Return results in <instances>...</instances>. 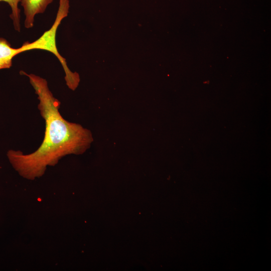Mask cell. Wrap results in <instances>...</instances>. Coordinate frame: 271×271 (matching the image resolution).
<instances>
[{
	"label": "cell",
	"mask_w": 271,
	"mask_h": 271,
	"mask_svg": "<svg viewBox=\"0 0 271 271\" xmlns=\"http://www.w3.org/2000/svg\"><path fill=\"white\" fill-rule=\"evenodd\" d=\"M37 95L38 108L45 122L42 143L35 152L24 154L9 150L8 157L14 168L23 177L34 180L43 176L48 166L56 165L68 155H80L89 149L93 141L91 131L81 124L64 119L59 111L60 101L50 90L47 80L23 71Z\"/></svg>",
	"instance_id": "obj_1"
},
{
	"label": "cell",
	"mask_w": 271,
	"mask_h": 271,
	"mask_svg": "<svg viewBox=\"0 0 271 271\" xmlns=\"http://www.w3.org/2000/svg\"><path fill=\"white\" fill-rule=\"evenodd\" d=\"M69 8V0H59L57 16L51 28L35 41L31 43L25 42L22 47L24 52L34 49H40L49 51L55 55L59 60L64 70L66 85L70 89L75 90L79 83V76L77 73L73 72L69 69L66 60L59 53L56 44L57 28L62 20L67 16Z\"/></svg>",
	"instance_id": "obj_2"
},
{
	"label": "cell",
	"mask_w": 271,
	"mask_h": 271,
	"mask_svg": "<svg viewBox=\"0 0 271 271\" xmlns=\"http://www.w3.org/2000/svg\"><path fill=\"white\" fill-rule=\"evenodd\" d=\"M53 0H21L25 15V27L31 28L33 26L34 18L37 14L43 13L47 6Z\"/></svg>",
	"instance_id": "obj_3"
},
{
	"label": "cell",
	"mask_w": 271,
	"mask_h": 271,
	"mask_svg": "<svg viewBox=\"0 0 271 271\" xmlns=\"http://www.w3.org/2000/svg\"><path fill=\"white\" fill-rule=\"evenodd\" d=\"M22 52L21 47L13 48L6 39L0 38V70L10 68L14 57Z\"/></svg>",
	"instance_id": "obj_4"
},
{
	"label": "cell",
	"mask_w": 271,
	"mask_h": 271,
	"mask_svg": "<svg viewBox=\"0 0 271 271\" xmlns=\"http://www.w3.org/2000/svg\"><path fill=\"white\" fill-rule=\"evenodd\" d=\"M21 0H0V2L7 3L11 8L12 14L10 17L13 21V24L15 30L20 31V10L18 7V4Z\"/></svg>",
	"instance_id": "obj_5"
}]
</instances>
